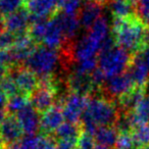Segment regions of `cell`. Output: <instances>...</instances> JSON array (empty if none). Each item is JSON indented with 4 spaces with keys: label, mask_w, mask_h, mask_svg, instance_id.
Instances as JSON below:
<instances>
[{
    "label": "cell",
    "mask_w": 149,
    "mask_h": 149,
    "mask_svg": "<svg viewBox=\"0 0 149 149\" xmlns=\"http://www.w3.org/2000/svg\"><path fill=\"white\" fill-rule=\"evenodd\" d=\"M112 34L116 45L131 54L139 53L145 47L146 25L136 15L127 19L114 17L112 22Z\"/></svg>",
    "instance_id": "cell-1"
},
{
    "label": "cell",
    "mask_w": 149,
    "mask_h": 149,
    "mask_svg": "<svg viewBox=\"0 0 149 149\" xmlns=\"http://www.w3.org/2000/svg\"><path fill=\"white\" fill-rule=\"evenodd\" d=\"M120 110L116 105L106 98L93 96L88 99L87 107L81 118V123H91L97 127H114Z\"/></svg>",
    "instance_id": "cell-2"
},
{
    "label": "cell",
    "mask_w": 149,
    "mask_h": 149,
    "mask_svg": "<svg viewBox=\"0 0 149 149\" xmlns=\"http://www.w3.org/2000/svg\"><path fill=\"white\" fill-rule=\"evenodd\" d=\"M59 61L57 50L46 45H37L33 53L26 60L25 68L33 72L38 78L52 76Z\"/></svg>",
    "instance_id": "cell-3"
},
{
    "label": "cell",
    "mask_w": 149,
    "mask_h": 149,
    "mask_svg": "<svg viewBox=\"0 0 149 149\" xmlns=\"http://www.w3.org/2000/svg\"><path fill=\"white\" fill-rule=\"evenodd\" d=\"M132 59L133 54L116 45L108 51L100 52L98 55V66L106 78L110 79L126 72Z\"/></svg>",
    "instance_id": "cell-4"
},
{
    "label": "cell",
    "mask_w": 149,
    "mask_h": 149,
    "mask_svg": "<svg viewBox=\"0 0 149 149\" xmlns=\"http://www.w3.org/2000/svg\"><path fill=\"white\" fill-rule=\"evenodd\" d=\"M89 97L70 92L65 96L62 102V111L64 120L72 124H80L81 118L87 107Z\"/></svg>",
    "instance_id": "cell-5"
},
{
    "label": "cell",
    "mask_w": 149,
    "mask_h": 149,
    "mask_svg": "<svg viewBox=\"0 0 149 149\" xmlns=\"http://www.w3.org/2000/svg\"><path fill=\"white\" fill-rule=\"evenodd\" d=\"M134 88L135 85L128 72H125L118 76L107 79L103 86L104 91L109 96V98H111V100L116 99V98L120 99Z\"/></svg>",
    "instance_id": "cell-6"
},
{
    "label": "cell",
    "mask_w": 149,
    "mask_h": 149,
    "mask_svg": "<svg viewBox=\"0 0 149 149\" xmlns=\"http://www.w3.org/2000/svg\"><path fill=\"white\" fill-rule=\"evenodd\" d=\"M7 74L15 79L17 87H19L21 93L23 94H31L35 91L39 86V79L38 77L26 68H19V66H13L7 70Z\"/></svg>",
    "instance_id": "cell-7"
},
{
    "label": "cell",
    "mask_w": 149,
    "mask_h": 149,
    "mask_svg": "<svg viewBox=\"0 0 149 149\" xmlns=\"http://www.w3.org/2000/svg\"><path fill=\"white\" fill-rule=\"evenodd\" d=\"M100 48L101 43L87 34L74 44V47H72L70 55L74 62L95 58L98 52H100Z\"/></svg>",
    "instance_id": "cell-8"
},
{
    "label": "cell",
    "mask_w": 149,
    "mask_h": 149,
    "mask_svg": "<svg viewBox=\"0 0 149 149\" xmlns=\"http://www.w3.org/2000/svg\"><path fill=\"white\" fill-rule=\"evenodd\" d=\"M24 131L17 116L7 114L3 123L0 125V139L5 147L17 144L23 138Z\"/></svg>",
    "instance_id": "cell-9"
},
{
    "label": "cell",
    "mask_w": 149,
    "mask_h": 149,
    "mask_svg": "<svg viewBox=\"0 0 149 149\" xmlns=\"http://www.w3.org/2000/svg\"><path fill=\"white\" fill-rule=\"evenodd\" d=\"M64 123L62 104L55 103L53 106L41 113V129L42 135H53V133Z\"/></svg>",
    "instance_id": "cell-10"
},
{
    "label": "cell",
    "mask_w": 149,
    "mask_h": 149,
    "mask_svg": "<svg viewBox=\"0 0 149 149\" xmlns=\"http://www.w3.org/2000/svg\"><path fill=\"white\" fill-rule=\"evenodd\" d=\"M17 120L22 126L24 134L37 135L41 129V113L30 103L23 110L15 114Z\"/></svg>",
    "instance_id": "cell-11"
},
{
    "label": "cell",
    "mask_w": 149,
    "mask_h": 149,
    "mask_svg": "<svg viewBox=\"0 0 149 149\" xmlns=\"http://www.w3.org/2000/svg\"><path fill=\"white\" fill-rule=\"evenodd\" d=\"M30 25V13L25 6L4 17L5 31L15 36L28 33Z\"/></svg>",
    "instance_id": "cell-12"
},
{
    "label": "cell",
    "mask_w": 149,
    "mask_h": 149,
    "mask_svg": "<svg viewBox=\"0 0 149 149\" xmlns=\"http://www.w3.org/2000/svg\"><path fill=\"white\" fill-rule=\"evenodd\" d=\"M127 72L130 74L135 87L145 89L147 84L149 83V68L143 60L140 52L134 54L132 62L129 66V70Z\"/></svg>",
    "instance_id": "cell-13"
},
{
    "label": "cell",
    "mask_w": 149,
    "mask_h": 149,
    "mask_svg": "<svg viewBox=\"0 0 149 149\" xmlns=\"http://www.w3.org/2000/svg\"><path fill=\"white\" fill-rule=\"evenodd\" d=\"M66 87L70 92L81 94L87 97L97 91L92 83L90 74H83L74 72H70L66 79Z\"/></svg>",
    "instance_id": "cell-14"
},
{
    "label": "cell",
    "mask_w": 149,
    "mask_h": 149,
    "mask_svg": "<svg viewBox=\"0 0 149 149\" xmlns=\"http://www.w3.org/2000/svg\"><path fill=\"white\" fill-rule=\"evenodd\" d=\"M29 99L32 106L40 113H43L55 104L54 103L56 99L55 90L51 88L38 87L29 95Z\"/></svg>",
    "instance_id": "cell-15"
},
{
    "label": "cell",
    "mask_w": 149,
    "mask_h": 149,
    "mask_svg": "<svg viewBox=\"0 0 149 149\" xmlns=\"http://www.w3.org/2000/svg\"><path fill=\"white\" fill-rule=\"evenodd\" d=\"M102 4L103 3L98 0H89L82 6L78 17L81 27L87 30L91 29L92 26L101 17L102 10H103Z\"/></svg>",
    "instance_id": "cell-16"
},
{
    "label": "cell",
    "mask_w": 149,
    "mask_h": 149,
    "mask_svg": "<svg viewBox=\"0 0 149 149\" xmlns=\"http://www.w3.org/2000/svg\"><path fill=\"white\" fill-rule=\"evenodd\" d=\"M25 7L30 15L49 19V17L55 15L58 4L56 0H26Z\"/></svg>",
    "instance_id": "cell-17"
},
{
    "label": "cell",
    "mask_w": 149,
    "mask_h": 149,
    "mask_svg": "<svg viewBox=\"0 0 149 149\" xmlns=\"http://www.w3.org/2000/svg\"><path fill=\"white\" fill-rule=\"evenodd\" d=\"M53 17L59 24L65 39H72L79 33L81 25H80L79 19L77 15H66L62 11H59V13H56L53 15Z\"/></svg>",
    "instance_id": "cell-18"
},
{
    "label": "cell",
    "mask_w": 149,
    "mask_h": 149,
    "mask_svg": "<svg viewBox=\"0 0 149 149\" xmlns=\"http://www.w3.org/2000/svg\"><path fill=\"white\" fill-rule=\"evenodd\" d=\"M64 40L66 39L64 37V34L60 28L59 24L54 17L50 19L48 22L47 32H46L45 38L43 40L44 45L52 48V49L57 50V48H59L63 44Z\"/></svg>",
    "instance_id": "cell-19"
},
{
    "label": "cell",
    "mask_w": 149,
    "mask_h": 149,
    "mask_svg": "<svg viewBox=\"0 0 149 149\" xmlns=\"http://www.w3.org/2000/svg\"><path fill=\"white\" fill-rule=\"evenodd\" d=\"M145 94H146V92H145L144 88L135 87L129 93L120 97L118 99V104L120 107V112H124V113L132 112L138 105L139 102L141 101V99L145 96Z\"/></svg>",
    "instance_id": "cell-20"
},
{
    "label": "cell",
    "mask_w": 149,
    "mask_h": 149,
    "mask_svg": "<svg viewBox=\"0 0 149 149\" xmlns=\"http://www.w3.org/2000/svg\"><path fill=\"white\" fill-rule=\"evenodd\" d=\"M132 129L141 124L149 123V94H145L134 110L128 113Z\"/></svg>",
    "instance_id": "cell-21"
},
{
    "label": "cell",
    "mask_w": 149,
    "mask_h": 149,
    "mask_svg": "<svg viewBox=\"0 0 149 149\" xmlns=\"http://www.w3.org/2000/svg\"><path fill=\"white\" fill-rule=\"evenodd\" d=\"M118 135L120 133L116 129V127H99L94 134V139L97 144L103 145L110 149H114Z\"/></svg>",
    "instance_id": "cell-22"
},
{
    "label": "cell",
    "mask_w": 149,
    "mask_h": 149,
    "mask_svg": "<svg viewBox=\"0 0 149 149\" xmlns=\"http://www.w3.org/2000/svg\"><path fill=\"white\" fill-rule=\"evenodd\" d=\"M81 124H72V123L64 122L55 132L53 133L52 136L56 140H72L78 141L80 135L82 134Z\"/></svg>",
    "instance_id": "cell-23"
},
{
    "label": "cell",
    "mask_w": 149,
    "mask_h": 149,
    "mask_svg": "<svg viewBox=\"0 0 149 149\" xmlns=\"http://www.w3.org/2000/svg\"><path fill=\"white\" fill-rule=\"evenodd\" d=\"M109 7L114 17L127 19L134 17L135 6L129 0H110Z\"/></svg>",
    "instance_id": "cell-24"
},
{
    "label": "cell",
    "mask_w": 149,
    "mask_h": 149,
    "mask_svg": "<svg viewBox=\"0 0 149 149\" xmlns=\"http://www.w3.org/2000/svg\"><path fill=\"white\" fill-rule=\"evenodd\" d=\"M30 104L29 96L26 94L19 93L15 96H11L7 99L6 105H5V110H6L7 114H13L15 116L19 113L21 110H23L26 106Z\"/></svg>",
    "instance_id": "cell-25"
},
{
    "label": "cell",
    "mask_w": 149,
    "mask_h": 149,
    "mask_svg": "<svg viewBox=\"0 0 149 149\" xmlns=\"http://www.w3.org/2000/svg\"><path fill=\"white\" fill-rule=\"evenodd\" d=\"M48 22H49V19H38L30 26L28 33L36 43L43 42L46 32H47Z\"/></svg>",
    "instance_id": "cell-26"
},
{
    "label": "cell",
    "mask_w": 149,
    "mask_h": 149,
    "mask_svg": "<svg viewBox=\"0 0 149 149\" xmlns=\"http://www.w3.org/2000/svg\"><path fill=\"white\" fill-rule=\"evenodd\" d=\"M89 34L91 37H93L95 40L102 43L104 40L109 36V25H108L107 19L104 17H101L89 30Z\"/></svg>",
    "instance_id": "cell-27"
},
{
    "label": "cell",
    "mask_w": 149,
    "mask_h": 149,
    "mask_svg": "<svg viewBox=\"0 0 149 149\" xmlns=\"http://www.w3.org/2000/svg\"><path fill=\"white\" fill-rule=\"evenodd\" d=\"M131 134L137 148L149 146V123L134 127L131 131Z\"/></svg>",
    "instance_id": "cell-28"
},
{
    "label": "cell",
    "mask_w": 149,
    "mask_h": 149,
    "mask_svg": "<svg viewBox=\"0 0 149 149\" xmlns=\"http://www.w3.org/2000/svg\"><path fill=\"white\" fill-rule=\"evenodd\" d=\"M98 66V58H90V59L76 61L72 64L70 72H79L83 74H91Z\"/></svg>",
    "instance_id": "cell-29"
},
{
    "label": "cell",
    "mask_w": 149,
    "mask_h": 149,
    "mask_svg": "<svg viewBox=\"0 0 149 149\" xmlns=\"http://www.w3.org/2000/svg\"><path fill=\"white\" fill-rule=\"evenodd\" d=\"M25 0H0V15L5 17L24 7Z\"/></svg>",
    "instance_id": "cell-30"
},
{
    "label": "cell",
    "mask_w": 149,
    "mask_h": 149,
    "mask_svg": "<svg viewBox=\"0 0 149 149\" xmlns=\"http://www.w3.org/2000/svg\"><path fill=\"white\" fill-rule=\"evenodd\" d=\"M42 135H25L17 143V149H38Z\"/></svg>",
    "instance_id": "cell-31"
},
{
    "label": "cell",
    "mask_w": 149,
    "mask_h": 149,
    "mask_svg": "<svg viewBox=\"0 0 149 149\" xmlns=\"http://www.w3.org/2000/svg\"><path fill=\"white\" fill-rule=\"evenodd\" d=\"M0 88L2 89V91L5 93V95L7 96V98L21 93L17 83H15V79H13L11 76H9L8 74H6L5 78L2 80V82L0 83Z\"/></svg>",
    "instance_id": "cell-32"
},
{
    "label": "cell",
    "mask_w": 149,
    "mask_h": 149,
    "mask_svg": "<svg viewBox=\"0 0 149 149\" xmlns=\"http://www.w3.org/2000/svg\"><path fill=\"white\" fill-rule=\"evenodd\" d=\"M135 13L144 25L149 26V0H138L135 5Z\"/></svg>",
    "instance_id": "cell-33"
},
{
    "label": "cell",
    "mask_w": 149,
    "mask_h": 149,
    "mask_svg": "<svg viewBox=\"0 0 149 149\" xmlns=\"http://www.w3.org/2000/svg\"><path fill=\"white\" fill-rule=\"evenodd\" d=\"M114 149H137L131 133H120Z\"/></svg>",
    "instance_id": "cell-34"
},
{
    "label": "cell",
    "mask_w": 149,
    "mask_h": 149,
    "mask_svg": "<svg viewBox=\"0 0 149 149\" xmlns=\"http://www.w3.org/2000/svg\"><path fill=\"white\" fill-rule=\"evenodd\" d=\"M82 0H66L65 2L60 6V9L62 13L66 15H76L78 13H80L82 8Z\"/></svg>",
    "instance_id": "cell-35"
},
{
    "label": "cell",
    "mask_w": 149,
    "mask_h": 149,
    "mask_svg": "<svg viewBox=\"0 0 149 149\" xmlns=\"http://www.w3.org/2000/svg\"><path fill=\"white\" fill-rule=\"evenodd\" d=\"M17 66L13 57V50L10 49H0V68L8 70L9 68Z\"/></svg>",
    "instance_id": "cell-36"
},
{
    "label": "cell",
    "mask_w": 149,
    "mask_h": 149,
    "mask_svg": "<svg viewBox=\"0 0 149 149\" xmlns=\"http://www.w3.org/2000/svg\"><path fill=\"white\" fill-rule=\"evenodd\" d=\"M96 145L95 139L93 136L82 132L77 141V149H94Z\"/></svg>",
    "instance_id": "cell-37"
},
{
    "label": "cell",
    "mask_w": 149,
    "mask_h": 149,
    "mask_svg": "<svg viewBox=\"0 0 149 149\" xmlns=\"http://www.w3.org/2000/svg\"><path fill=\"white\" fill-rule=\"evenodd\" d=\"M15 41V35L4 31L0 34V49H10L13 47Z\"/></svg>",
    "instance_id": "cell-38"
},
{
    "label": "cell",
    "mask_w": 149,
    "mask_h": 149,
    "mask_svg": "<svg viewBox=\"0 0 149 149\" xmlns=\"http://www.w3.org/2000/svg\"><path fill=\"white\" fill-rule=\"evenodd\" d=\"M77 141L72 140H56V149H76Z\"/></svg>",
    "instance_id": "cell-39"
},
{
    "label": "cell",
    "mask_w": 149,
    "mask_h": 149,
    "mask_svg": "<svg viewBox=\"0 0 149 149\" xmlns=\"http://www.w3.org/2000/svg\"><path fill=\"white\" fill-rule=\"evenodd\" d=\"M141 53V56H142L143 60L145 61V63L147 64L149 68V44L148 45H145V47L143 48V50L140 52Z\"/></svg>",
    "instance_id": "cell-40"
},
{
    "label": "cell",
    "mask_w": 149,
    "mask_h": 149,
    "mask_svg": "<svg viewBox=\"0 0 149 149\" xmlns=\"http://www.w3.org/2000/svg\"><path fill=\"white\" fill-rule=\"evenodd\" d=\"M7 96L5 95V93L2 91V89L0 88V107L5 108V105H6V102H7Z\"/></svg>",
    "instance_id": "cell-41"
},
{
    "label": "cell",
    "mask_w": 149,
    "mask_h": 149,
    "mask_svg": "<svg viewBox=\"0 0 149 149\" xmlns=\"http://www.w3.org/2000/svg\"><path fill=\"white\" fill-rule=\"evenodd\" d=\"M6 116H7V112H6V110H5V108L0 107V125L2 124L3 120H5Z\"/></svg>",
    "instance_id": "cell-42"
},
{
    "label": "cell",
    "mask_w": 149,
    "mask_h": 149,
    "mask_svg": "<svg viewBox=\"0 0 149 149\" xmlns=\"http://www.w3.org/2000/svg\"><path fill=\"white\" fill-rule=\"evenodd\" d=\"M7 74V68H0V83L2 82V80L5 78Z\"/></svg>",
    "instance_id": "cell-43"
},
{
    "label": "cell",
    "mask_w": 149,
    "mask_h": 149,
    "mask_svg": "<svg viewBox=\"0 0 149 149\" xmlns=\"http://www.w3.org/2000/svg\"><path fill=\"white\" fill-rule=\"evenodd\" d=\"M5 31V26H4V17L0 15V34H2Z\"/></svg>",
    "instance_id": "cell-44"
},
{
    "label": "cell",
    "mask_w": 149,
    "mask_h": 149,
    "mask_svg": "<svg viewBox=\"0 0 149 149\" xmlns=\"http://www.w3.org/2000/svg\"><path fill=\"white\" fill-rule=\"evenodd\" d=\"M149 44V26L146 28V34H145V45Z\"/></svg>",
    "instance_id": "cell-45"
},
{
    "label": "cell",
    "mask_w": 149,
    "mask_h": 149,
    "mask_svg": "<svg viewBox=\"0 0 149 149\" xmlns=\"http://www.w3.org/2000/svg\"><path fill=\"white\" fill-rule=\"evenodd\" d=\"M94 149H110V148H108V147L103 146V145H100V144H97V143H96V145H95V147H94Z\"/></svg>",
    "instance_id": "cell-46"
},
{
    "label": "cell",
    "mask_w": 149,
    "mask_h": 149,
    "mask_svg": "<svg viewBox=\"0 0 149 149\" xmlns=\"http://www.w3.org/2000/svg\"><path fill=\"white\" fill-rule=\"evenodd\" d=\"M56 1H57V4H58V7H60L61 6L62 4H63L64 2H65L66 0H56Z\"/></svg>",
    "instance_id": "cell-47"
},
{
    "label": "cell",
    "mask_w": 149,
    "mask_h": 149,
    "mask_svg": "<svg viewBox=\"0 0 149 149\" xmlns=\"http://www.w3.org/2000/svg\"><path fill=\"white\" fill-rule=\"evenodd\" d=\"M6 149H17V144H13L9 147H6Z\"/></svg>",
    "instance_id": "cell-48"
},
{
    "label": "cell",
    "mask_w": 149,
    "mask_h": 149,
    "mask_svg": "<svg viewBox=\"0 0 149 149\" xmlns=\"http://www.w3.org/2000/svg\"><path fill=\"white\" fill-rule=\"evenodd\" d=\"M129 1H130V2L132 3L133 5H134V6H135V5H136V3L138 2V0H129Z\"/></svg>",
    "instance_id": "cell-49"
},
{
    "label": "cell",
    "mask_w": 149,
    "mask_h": 149,
    "mask_svg": "<svg viewBox=\"0 0 149 149\" xmlns=\"http://www.w3.org/2000/svg\"><path fill=\"white\" fill-rule=\"evenodd\" d=\"M137 149H149V146H145V147H140V148H137Z\"/></svg>",
    "instance_id": "cell-50"
},
{
    "label": "cell",
    "mask_w": 149,
    "mask_h": 149,
    "mask_svg": "<svg viewBox=\"0 0 149 149\" xmlns=\"http://www.w3.org/2000/svg\"><path fill=\"white\" fill-rule=\"evenodd\" d=\"M0 141H1V139H0Z\"/></svg>",
    "instance_id": "cell-51"
},
{
    "label": "cell",
    "mask_w": 149,
    "mask_h": 149,
    "mask_svg": "<svg viewBox=\"0 0 149 149\" xmlns=\"http://www.w3.org/2000/svg\"><path fill=\"white\" fill-rule=\"evenodd\" d=\"M88 1H89V0H88Z\"/></svg>",
    "instance_id": "cell-52"
},
{
    "label": "cell",
    "mask_w": 149,
    "mask_h": 149,
    "mask_svg": "<svg viewBox=\"0 0 149 149\" xmlns=\"http://www.w3.org/2000/svg\"><path fill=\"white\" fill-rule=\"evenodd\" d=\"M76 149H77V148H76Z\"/></svg>",
    "instance_id": "cell-53"
}]
</instances>
